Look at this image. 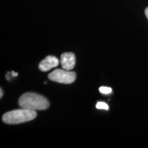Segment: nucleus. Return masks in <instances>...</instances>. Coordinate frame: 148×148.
<instances>
[{"label": "nucleus", "instance_id": "nucleus-1", "mask_svg": "<svg viewBox=\"0 0 148 148\" xmlns=\"http://www.w3.org/2000/svg\"><path fill=\"white\" fill-rule=\"evenodd\" d=\"M18 103L22 108L34 111L46 110L49 106V101L45 97L31 92L22 95Z\"/></svg>", "mask_w": 148, "mask_h": 148}, {"label": "nucleus", "instance_id": "nucleus-2", "mask_svg": "<svg viewBox=\"0 0 148 148\" xmlns=\"http://www.w3.org/2000/svg\"><path fill=\"white\" fill-rule=\"evenodd\" d=\"M37 115L36 111L22 108L5 112L2 121L7 124H18L34 119Z\"/></svg>", "mask_w": 148, "mask_h": 148}, {"label": "nucleus", "instance_id": "nucleus-3", "mask_svg": "<svg viewBox=\"0 0 148 148\" xmlns=\"http://www.w3.org/2000/svg\"><path fill=\"white\" fill-rule=\"evenodd\" d=\"M48 78L56 82L69 84L75 80L76 74L69 70L56 69L48 75Z\"/></svg>", "mask_w": 148, "mask_h": 148}, {"label": "nucleus", "instance_id": "nucleus-4", "mask_svg": "<svg viewBox=\"0 0 148 148\" xmlns=\"http://www.w3.org/2000/svg\"><path fill=\"white\" fill-rule=\"evenodd\" d=\"M60 63L62 67L66 70H72L75 65V56L72 52H65L61 55Z\"/></svg>", "mask_w": 148, "mask_h": 148}, {"label": "nucleus", "instance_id": "nucleus-5", "mask_svg": "<svg viewBox=\"0 0 148 148\" xmlns=\"http://www.w3.org/2000/svg\"><path fill=\"white\" fill-rule=\"evenodd\" d=\"M59 64V60L53 56H48L39 63L38 68L42 71H47Z\"/></svg>", "mask_w": 148, "mask_h": 148}, {"label": "nucleus", "instance_id": "nucleus-6", "mask_svg": "<svg viewBox=\"0 0 148 148\" xmlns=\"http://www.w3.org/2000/svg\"><path fill=\"white\" fill-rule=\"evenodd\" d=\"M112 90L110 87H107V86H101L99 88V92L103 95H108L112 92Z\"/></svg>", "mask_w": 148, "mask_h": 148}, {"label": "nucleus", "instance_id": "nucleus-7", "mask_svg": "<svg viewBox=\"0 0 148 148\" xmlns=\"http://www.w3.org/2000/svg\"><path fill=\"white\" fill-rule=\"evenodd\" d=\"M96 108L97 109H103V110H108V105L103 101H98L96 104Z\"/></svg>", "mask_w": 148, "mask_h": 148}, {"label": "nucleus", "instance_id": "nucleus-8", "mask_svg": "<svg viewBox=\"0 0 148 148\" xmlns=\"http://www.w3.org/2000/svg\"><path fill=\"white\" fill-rule=\"evenodd\" d=\"M145 15H146V16H147V18L148 19V7H147V8H146V9H145Z\"/></svg>", "mask_w": 148, "mask_h": 148}, {"label": "nucleus", "instance_id": "nucleus-9", "mask_svg": "<svg viewBox=\"0 0 148 148\" xmlns=\"http://www.w3.org/2000/svg\"><path fill=\"white\" fill-rule=\"evenodd\" d=\"M0 92H1V95H0V97H2V96H3V90H2V89H1V90H0Z\"/></svg>", "mask_w": 148, "mask_h": 148}, {"label": "nucleus", "instance_id": "nucleus-10", "mask_svg": "<svg viewBox=\"0 0 148 148\" xmlns=\"http://www.w3.org/2000/svg\"><path fill=\"white\" fill-rule=\"evenodd\" d=\"M17 75H18V73H14V72H12V75H13V76H17Z\"/></svg>", "mask_w": 148, "mask_h": 148}]
</instances>
